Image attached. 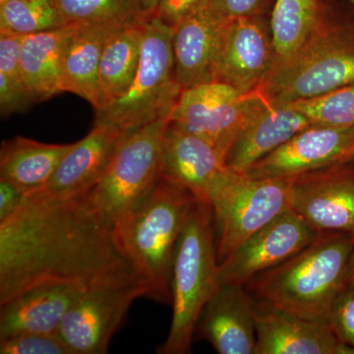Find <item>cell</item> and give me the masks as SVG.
Listing matches in <instances>:
<instances>
[{"label":"cell","mask_w":354,"mask_h":354,"mask_svg":"<svg viewBox=\"0 0 354 354\" xmlns=\"http://www.w3.org/2000/svg\"><path fill=\"white\" fill-rule=\"evenodd\" d=\"M225 22L206 6L172 26L174 71L183 90L215 81L216 59Z\"/></svg>","instance_id":"d6986e66"},{"label":"cell","mask_w":354,"mask_h":354,"mask_svg":"<svg viewBox=\"0 0 354 354\" xmlns=\"http://www.w3.org/2000/svg\"><path fill=\"white\" fill-rule=\"evenodd\" d=\"M123 28V27H121ZM106 26L73 27L62 67V90L100 106L99 69L102 51L113 34L121 29Z\"/></svg>","instance_id":"603a6c76"},{"label":"cell","mask_w":354,"mask_h":354,"mask_svg":"<svg viewBox=\"0 0 354 354\" xmlns=\"http://www.w3.org/2000/svg\"><path fill=\"white\" fill-rule=\"evenodd\" d=\"M326 0H276L271 15L274 65L299 50L322 15ZM272 66V67H274Z\"/></svg>","instance_id":"484cf974"},{"label":"cell","mask_w":354,"mask_h":354,"mask_svg":"<svg viewBox=\"0 0 354 354\" xmlns=\"http://www.w3.org/2000/svg\"><path fill=\"white\" fill-rule=\"evenodd\" d=\"M354 234L323 232L278 267L251 279L253 297L309 320L329 323L330 308L346 285Z\"/></svg>","instance_id":"3957f363"},{"label":"cell","mask_w":354,"mask_h":354,"mask_svg":"<svg viewBox=\"0 0 354 354\" xmlns=\"http://www.w3.org/2000/svg\"><path fill=\"white\" fill-rule=\"evenodd\" d=\"M253 300L245 286L218 283L200 314L195 335L208 342L220 354H254Z\"/></svg>","instance_id":"e0dca14e"},{"label":"cell","mask_w":354,"mask_h":354,"mask_svg":"<svg viewBox=\"0 0 354 354\" xmlns=\"http://www.w3.org/2000/svg\"><path fill=\"white\" fill-rule=\"evenodd\" d=\"M26 196L27 195L15 184L6 179H0V221H6L15 213Z\"/></svg>","instance_id":"e575fe53"},{"label":"cell","mask_w":354,"mask_h":354,"mask_svg":"<svg viewBox=\"0 0 354 354\" xmlns=\"http://www.w3.org/2000/svg\"><path fill=\"white\" fill-rule=\"evenodd\" d=\"M290 106L315 124L354 127V82Z\"/></svg>","instance_id":"f546056e"},{"label":"cell","mask_w":354,"mask_h":354,"mask_svg":"<svg viewBox=\"0 0 354 354\" xmlns=\"http://www.w3.org/2000/svg\"><path fill=\"white\" fill-rule=\"evenodd\" d=\"M276 0H209L208 7L221 20L270 16Z\"/></svg>","instance_id":"d6a6232c"},{"label":"cell","mask_w":354,"mask_h":354,"mask_svg":"<svg viewBox=\"0 0 354 354\" xmlns=\"http://www.w3.org/2000/svg\"><path fill=\"white\" fill-rule=\"evenodd\" d=\"M24 36L0 32V113L2 118L23 113L36 104L26 87L20 67Z\"/></svg>","instance_id":"83f0119b"},{"label":"cell","mask_w":354,"mask_h":354,"mask_svg":"<svg viewBox=\"0 0 354 354\" xmlns=\"http://www.w3.org/2000/svg\"><path fill=\"white\" fill-rule=\"evenodd\" d=\"M209 0H160L153 14L167 25L174 26L202 7Z\"/></svg>","instance_id":"836d02e7"},{"label":"cell","mask_w":354,"mask_h":354,"mask_svg":"<svg viewBox=\"0 0 354 354\" xmlns=\"http://www.w3.org/2000/svg\"><path fill=\"white\" fill-rule=\"evenodd\" d=\"M319 234L293 209H286L218 264V283L245 286L254 277L278 267L308 246Z\"/></svg>","instance_id":"7c38bea8"},{"label":"cell","mask_w":354,"mask_h":354,"mask_svg":"<svg viewBox=\"0 0 354 354\" xmlns=\"http://www.w3.org/2000/svg\"><path fill=\"white\" fill-rule=\"evenodd\" d=\"M346 1L351 2V3L354 4V0H346Z\"/></svg>","instance_id":"74e56055"},{"label":"cell","mask_w":354,"mask_h":354,"mask_svg":"<svg viewBox=\"0 0 354 354\" xmlns=\"http://www.w3.org/2000/svg\"><path fill=\"white\" fill-rule=\"evenodd\" d=\"M292 178H251L230 171L209 197L218 264L248 237L290 209Z\"/></svg>","instance_id":"ba28073f"},{"label":"cell","mask_w":354,"mask_h":354,"mask_svg":"<svg viewBox=\"0 0 354 354\" xmlns=\"http://www.w3.org/2000/svg\"><path fill=\"white\" fill-rule=\"evenodd\" d=\"M85 290L65 283L37 286L0 304V339L21 334L57 335Z\"/></svg>","instance_id":"ffe728a7"},{"label":"cell","mask_w":354,"mask_h":354,"mask_svg":"<svg viewBox=\"0 0 354 354\" xmlns=\"http://www.w3.org/2000/svg\"><path fill=\"white\" fill-rule=\"evenodd\" d=\"M169 118L124 132L106 171L88 193L93 205L113 223L139 206L160 178V146Z\"/></svg>","instance_id":"52a82bcc"},{"label":"cell","mask_w":354,"mask_h":354,"mask_svg":"<svg viewBox=\"0 0 354 354\" xmlns=\"http://www.w3.org/2000/svg\"><path fill=\"white\" fill-rule=\"evenodd\" d=\"M158 2H160V0H142L144 9L149 14L153 13V11L157 8Z\"/></svg>","instance_id":"d590c367"},{"label":"cell","mask_w":354,"mask_h":354,"mask_svg":"<svg viewBox=\"0 0 354 354\" xmlns=\"http://www.w3.org/2000/svg\"><path fill=\"white\" fill-rule=\"evenodd\" d=\"M274 64L270 16L225 21L216 55L214 82L241 94L257 91Z\"/></svg>","instance_id":"8fae6325"},{"label":"cell","mask_w":354,"mask_h":354,"mask_svg":"<svg viewBox=\"0 0 354 354\" xmlns=\"http://www.w3.org/2000/svg\"><path fill=\"white\" fill-rule=\"evenodd\" d=\"M354 158V127L312 124L245 172L251 178H295Z\"/></svg>","instance_id":"5bb4252c"},{"label":"cell","mask_w":354,"mask_h":354,"mask_svg":"<svg viewBox=\"0 0 354 354\" xmlns=\"http://www.w3.org/2000/svg\"><path fill=\"white\" fill-rule=\"evenodd\" d=\"M181 91L174 71L172 27L150 14L144 23L141 58L131 86L120 99L95 111L94 125L124 133L169 118Z\"/></svg>","instance_id":"8992f818"},{"label":"cell","mask_w":354,"mask_h":354,"mask_svg":"<svg viewBox=\"0 0 354 354\" xmlns=\"http://www.w3.org/2000/svg\"><path fill=\"white\" fill-rule=\"evenodd\" d=\"M268 102L258 91L241 94L221 82L181 91L169 121L215 147L225 158L243 128Z\"/></svg>","instance_id":"9c48e42d"},{"label":"cell","mask_w":354,"mask_h":354,"mask_svg":"<svg viewBox=\"0 0 354 354\" xmlns=\"http://www.w3.org/2000/svg\"><path fill=\"white\" fill-rule=\"evenodd\" d=\"M329 325L337 339L354 351V283L346 285L335 298Z\"/></svg>","instance_id":"1f68e13d"},{"label":"cell","mask_w":354,"mask_h":354,"mask_svg":"<svg viewBox=\"0 0 354 354\" xmlns=\"http://www.w3.org/2000/svg\"><path fill=\"white\" fill-rule=\"evenodd\" d=\"M160 177L189 190L197 200L209 202L230 169L211 143L169 121L160 146Z\"/></svg>","instance_id":"2e32d148"},{"label":"cell","mask_w":354,"mask_h":354,"mask_svg":"<svg viewBox=\"0 0 354 354\" xmlns=\"http://www.w3.org/2000/svg\"><path fill=\"white\" fill-rule=\"evenodd\" d=\"M354 82V4L326 0L316 27L297 53L274 65L258 88L272 106L312 99Z\"/></svg>","instance_id":"7a4b0ae2"},{"label":"cell","mask_w":354,"mask_h":354,"mask_svg":"<svg viewBox=\"0 0 354 354\" xmlns=\"http://www.w3.org/2000/svg\"><path fill=\"white\" fill-rule=\"evenodd\" d=\"M196 200L189 190L160 177L151 194L114 223L146 297L160 304H171L174 254Z\"/></svg>","instance_id":"277c9868"},{"label":"cell","mask_w":354,"mask_h":354,"mask_svg":"<svg viewBox=\"0 0 354 354\" xmlns=\"http://www.w3.org/2000/svg\"><path fill=\"white\" fill-rule=\"evenodd\" d=\"M146 18L118 30L104 46L99 69L100 106L97 109L120 99L131 86L141 58Z\"/></svg>","instance_id":"d4e9b609"},{"label":"cell","mask_w":354,"mask_h":354,"mask_svg":"<svg viewBox=\"0 0 354 354\" xmlns=\"http://www.w3.org/2000/svg\"><path fill=\"white\" fill-rule=\"evenodd\" d=\"M65 26L121 28L145 19L142 0H55ZM152 14V13H151Z\"/></svg>","instance_id":"4316f807"},{"label":"cell","mask_w":354,"mask_h":354,"mask_svg":"<svg viewBox=\"0 0 354 354\" xmlns=\"http://www.w3.org/2000/svg\"><path fill=\"white\" fill-rule=\"evenodd\" d=\"M1 354H72L57 335L21 334L0 339Z\"/></svg>","instance_id":"4dcf8cb0"},{"label":"cell","mask_w":354,"mask_h":354,"mask_svg":"<svg viewBox=\"0 0 354 354\" xmlns=\"http://www.w3.org/2000/svg\"><path fill=\"white\" fill-rule=\"evenodd\" d=\"M146 295L142 285L86 290L64 316L57 335L72 354L106 353L133 302Z\"/></svg>","instance_id":"30bf717a"},{"label":"cell","mask_w":354,"mask_h":354,"mask_svg":"<svg viewBox=\"0 0 354 354\" xmlns=\"http://www.w3.org/2000/svg\"><path fill=\"white\" fill-rule=\"evenodd\" d=\"M290 209L318 232L354 234V158L292 178Z\"/></svg>","instance_id":"4fadbf2b"},{"label":"cell","mask_w":354,"mask_h":354,"mask_svg":"<svg viewBox=\"0 0 354 354\" xmlns=\"http://www.w3.org/2000/svg\"><path fill=\"white\" fill-rule=\"evenodd\" d=\"M218 286L213 211L208 201L196 200L177 243L172 267V319L160 354L191 351L198 319Z\"/></svg>","instance_id":"5b68a950"},{"label":"cell","mask_w":354,"mask_h":354,"mask_svg":"<svg viewBox=\"0 0 354 354\" xmlns=\"http://www.w3.org/2000/svg\"><path fill=\"white\" fill-rule=\"evenodd\" d=\"M253 297L254 354H354L337 339L329 323L302 318Z\"/></svg>","instance_id":"9a60e30c"},{"label":"cell","mask_w":354,"mask_h":354,"mask_svg":"<svg viewBox=\"0 0 354 354\" xmlns=\"http://www.w3.org/2000/svg\"><path fill=\"white\" fill-rule=\"evenodd\" d=\"M71 26L28 35L23 38L20 67L35 102L48 101L62 90V67Z\"/></svg>","instance_id":"7402d4cb"},{"label":"cell","mask_w":354,"mask_h":354,"mask_svg":"<svg viewBox=\"0 0 354 354\" xmlns=\"http://www.w3.org/2000/svg\"><path fill=\"white\" fill-rule=\"evenodd\" d=\"M310 124L311 121L290 104H266L230 146L225 156L227 169L245 174L253 165Z\"/></svg>","instance_id":"44dd1931"},{"label":"cell","mask_w":354,"mask_h":354,"mask_svg":"<svg viewBox=\"0 0 354 354\" xmlns=\"http://www.w3.org/2000/svg\"><path fill=\"white\" fill-rule=\"evenodd\" d=\"M121 135L108 125H94L87 136L73 144L39 192L60 200L88 194L102 178Z\"/></svg>","instance_id":"ac0fdd59"},{"label":"cell","mask_w":354,"mask_h":354,"mask_svg":"<svg viewBox=\"0 0 354 354\" xmlns=\"http://www.w3.org/2000/svg\"><path fill=\"white\" fill-rule=\"evenodd\" d=\"M348 283H354V248L353 254H351V262H349L346 285H348Z\"/></svg>","instance_id":"8d00e7d4"},{"label":"cell","mask_w":354,"mask_h":354,"mask_svg":"<svg viewBox=\"0 0 354 354\" xmlns=\"http://www.w3.org/2000/svg\"><path fill=\"white\" fill-rule=\"evenodd\" d=\"M48 283L144 286L114 223L88 194L60 200L36 192L0 221V304Z\"/></svg>","instance_id":"6da1fadb"},{"label":"cell","mask_w":354,"mask_h":354,"mask_svg":"<svg viewBox=\"0 0 354 354\" xmlns=\"http://www.w3.org/2000/svg\"><path fill=\"white\" fill-rule=\"evenodd\" d=\"M72 147L20 136L6 140L0 150V179L15 184L26 195L39 192Z\"/></svg>","instance_id":"cb8c5ba5"},{"label":"cell","mask_w":354,"mask_h":354,"mask_svg":"<svg viewBox=\"0 0 354 354\" xmlns=\"http://www.w3.org/2000/svg\"><path fill=\"white\" fill-rule=\"evenodd\" d=\"M64 26L55 0H0V32L28 36Z\"/></svg>","instance_id":"f1b7e54d"}]
</instances>
